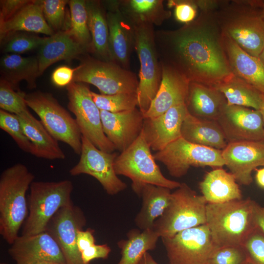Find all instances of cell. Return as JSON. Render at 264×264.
<instances>
[{"label":"cell","mask_w":264,"mask_h":264,"mask_svg":"<svg viewBox=\"0 0 264 264\" xmlns=\"http://www.w3.org/2000/svg\"><path fill=\"white\" fill-rule=\"evenodd\" d=\"M86 1L88 26L92 39L91 53L98 59L110 61L109 30L106 9L102 1L88 0Z\"/></svg>","instance_id":"cell-33"},{"label":"cell","mask_w":264,"mask_h":264,"mask_svg":"<svg viewBox=\"0 0 264 264\" xmlns=\"http://www.w3.org/2000/svg\"><path fill=\"white\" fill-rule=\"evenodd\" d=\"M225 165L237 182L249 185L253 181L252 172L264 166V140L228 143L222 150Z\"/></svg>","instance_id":"cell-19"},{"label":"cell","mask_w":264,"mask_h":264,"mask_svg":"<svg viewBox=\"0 0 264 264\" xmlns=\"http://www.w3.org/2000/svg\"><path fill=\"white\" fill-rule=\"evenodd\" d=\"M22 129L32 146V155L49 160H64L66 155L58 141L47 131L40 120L28 110L17 115Z\"/></svg>","instance_id":"cell-26"},{"label":"cell","mask_w":264,"mask_h":264,"mask_svg":"<svg viewBox=\"0 0 264 264\" xmlns=\"http://www.w3.org/2000/svg\"><path fill=\"white\" fill-rule=\"evenodd\" d=\"M170 8L174 7L176 20L181 22L189 23L196 18L198 7L192 0H170L168 1Z\"/></svg>","instance_id":"cell-44"},{"label":"cell","mask_w":264,"mask_h":264,"mask_svg":"<svg viewBox=\"0 0 264 264\" xmlns=\"http://www.w3.org/2000/svg\"><path fill=\"white\" fill-rule=\"evenodd\" d=\"M159 238L153 229L130 230L127 234V239L117 242L121 257L117 264H140L144 255L155 248Z\"/></svg>","instance_id":"cell-35"},{"label":"cell","mask_w":264,"mask_h":264,"mask_svg":"<svg viewBox=\"0 0 264 264\" xmlns=\"http://www.w3.org/2000/svg\"><path fill=\"white\" fill-rule=\"evenodd\" d=\"M168 188L152 184L145 185L141 192L142 206L134 222L141 230L153 229L154 221L165 212L171 201Z\"/></svg>","instance_id":"cell-31"},{"label":"cell","mask_w":264,"mask_h":264,"mask_svg":"<svg viewBox=\"0 0 264 264\" xmlns=\"http://www.w3.org/2000/svg\"><path fill=\"white\" fill-rule=\"evenodd\" d=\"M26 93L15 90L4 79L0 80V107L4 111L19 115L28 110L25 101Z\"/></svg>","instance_id":"cell-40"},{"label":"cell","mask_w":264,"mask_h":264,"mask_svg":"<svg viewBox=\"0 0 264 264\" xmlns=\"http://www.w3.org/2000/svg\"><path fill=\"white\" fill-rule=\"evenodd\" d=\"M217 121L228 143L264 140V124L259 110L227 105Z\"/></svg>","instance_id":"cell-16"},{"label":"cell","mask_w":264,"mask_h":264,"mask_svg":"<svg viewBox=\"0 0 264 264\" xmlns=\"http://www.w3.org/2000/svg\"><path fill=\"white\" fill-rule=\"evenodd\" d=\"M1 78L16 90L18 85L25 81L29 88L36 87V81L40 76L39 65L37 57H23L20 54H5L0 58Z\"/></svg>","instance_id":"cell-30"},{"label":"cell","mask_w":264,"mask_h":264,"mask_svg":"<svg viewBox=\"0 0 264 264\" xmlns=\"http://www.w3.org/2000/svg\"><path fill=\"white\" fill-rule=\"evenodd\" d=\"M248 262L242 245H228L216 248L207 264H246Z\"/></svg>","instance_id":"cell-41"},{"label":"cell","mask_w":264,"mask_h":264,"mask_svg":"<svg viewBox=\"0 0 264 264\" xmlns=\"http://www.w3.org/2000/svg\"><path fill=\"white\" fill-rule=\"evenodd\" d=\"M256 221L257 227L264 233V207L259 204L257 208Z\"/></svg>","instance_id":"cell-49"},{"label":"cell","mask_w":264,"mask_h":264,"mask_svg":"<svg viewBox=\"0 0 264 264\" xmlns=\"http://www.w3.org/2000/svg\"><path fill=\"white\" fill-rule=\"evenodd\" d=\"M68 0H42L44 15L46 21L55 32H59L64 26L66 6Z\"/></svg>","instance_id":"cell-42"},{"label":"cell","mask_w":264,"mask_h":264,"mask_svg":"<svg viewBox=\"0 0 264 264\" xmlns=\"http://www.w3.org/2000/svg\"><path fill=\"white\" fill-rule=\"evenodd\" d=\"M258 58L260 59V60L262 61V62L264 65V47L262 52H261L259 56L258 57Z\"/></svg>","instance_id":"cell-53"},{"label":"cell","mask_w":264,"mask_h":264,"mask_svg":"<svg viewBox=\"0 0 264 264\" xmlns=\"http://www.w3.org/2000/svg\"><path fill=\"white\" fill-rule=\"evenodd\" d=\"M255 180L257 185L264 189V167L255 169Z\"/></svg>","instance_id":"cell-50"},{"label":"cell","mask_w":264,"mask_h":264,"mask_svg":"<svg viewBox=\"0 0 264 264\" xmlns=\"http://www.w3.org/2000/svg\"><path fill=\"white\" fill-rule=\"evenodd\" d=\"M140 264H158L150 254L149 252H146L143 256Z\"/></svg>","instance_id":"cell-51"},{"label":"cell","mask_w":264,"mask_h":264,"mask_svg":"<svg viewBox=\"0 0 264 264\" xmlns=\"http://www.w3.org/2000/svg\"><path fill=\"white\" fill-rule=\"evenodd\" d=\"M86 224L84 212L72 203L60 208L46 226L45 231L58 244L66 264H86L77 245L78 232L83 230Z\"/></svg>","instance_id":"cell-15"},{"label":"cell","mask_w":264,"mask_h":264,"mask_svg":"<svg viewBox=\"0 0 264 264\" xmlns=\"http://www.w3.org/2000/svg\"><path fill=\"white\" fill-rule=\"evenodd\" d=\"M34 264H54L53 263L48 262H40L37 263H35Z\"/></svg>","instance_id":"cell-54"},{"label":"cell","mask_w":264,"mask_h":264,"mask_svg":"<svg viewBox=\"0 0 264 264\" xmlns=\"http://www.w3.org/2000/svg\"><path fill=\"white\" fill-rule=\"evenodd\" d=\"M76 67L72 82L90 84L102 94L137 92L136 74L111 61L85 55Z\"/></svg>","instance_id":"cell-10"},{"label":"cell","mask_w":264,"mask_h":264,"mask_svg":"<svg viewBox=\"0 0 264 264\" xmlns=\"http://www.w3.org/2000/svg\"><path fill=\"white\" fill-rule=\"evenodd\" d=\"M11 245L8 253L16 264L40 262L66 264L58 244L45 231L30 236H19Z\"/></svg>","instance_id":"cell-18"},{"label":"cell","mask_w":264,"mask_h":264,"mask_svg":"<svg viewBox=\"0 0 264 264\" xmlns=\"http://www.w3.org/2000/svg\"><path fill=\"white\" fill-rule=\"evenodd\" d=\"M102 2L106 10L109 30L110 61L130 70V57L134 49V26L120 11L117 0Z\"/></svg>","instance_id":"cell-17"},{"label":"cell","mask_w":264,"mask_h":264,"mask_svg":"<svg viewBox=\"0 0 264 264\" xmlns=\"http://www.w3.org/2000/svg\"><path fill=\"white\" fill-rule=\"evenodd\" d=\"M264 0H221L216 10L222 33L258 57L264 47Z\"/></svg>","instance_id":"cell-2"},{"label":"cell","mask_w":264,"mask_h":264,"mask_svg":"<svg viewBox=\"0 0 264 264\" xmlns=\"http://www.w3.org/2000/svg\"><path fill=\"white\" fill-rule=\"evenodd\" d=\"M0 264H6L4 263H1Z\"/></svg>","instance_id":"cell-56"},{"label":"cell","mask_w":264,"mask_h":264,"mask_svg":"<svg viewBox=\"0 0 264 264\" xmlns=\"http://www.w3.org/2000/svg\"></svg>","instance_id":"cell-57"},{"label":"cell","mask_w":264,"mask_h":264,"mask_svg":"<svg viewBox=\"0 0 264 264\" xmlns=\"http://www.w3.org/2000/svg\"><path fill=\"white\" fill-rule=\"evenodd\" d=\"M80 159L70 169V175H89L97 179L107 193L111 196L126 189V184L118 177L114 168V162L117 154L100 150L83 135Z\"/></svg>","instance_id":"cell-14"},{"label":"cell","mask_w":264,"mask_h":264,"mask_svg":"<svg viewBox=\"0 0 264 264\" xmlns=\"http://www.w3.org/2000/svg\"><path fill=\"white\" fill-rule=\"evenodd\" d=\"M248 261L253 264H264V233L258 227L242 244Z\"/></svg>","instance_id":"cell-43"},{"label":"cell","mask_w":264,"mask_h":264,"mask_svg":"<svg viewBox=\"0 0 264 264\" xmlns=\"http://www.w3.org/2000/svg\"><path fill=\"white\" fill-rule=\"evenodd\" d=\"M246 264H253L250 262H248Z\"/></svg>","instance_id":"cell-55"},{"label":"cell","mask_w":264,"mask_h":264,"mask_svg":"<svg viewBox=\"0 0 264 264\" xmlns=\"http://www.w3.org/2000/svg\"><path fill=\"white\" fill-rule=\"evenodd\" d=\"M259 204L248 198L222 203H207L206 224L218 247L242 245L257 228L256 214Z\"/></svg>","instance_id":"cell-3"},{"label":"cell","mask_w":264,"mask_h":264,"mask_svg":"<svg viewBox=\"0 0 264 264\" xmlns=\"http://www.w3.org/2000/svg\"><path fill=\"white\" fill-rule=\"evenodd\" d=\"M161 240L169 264H207L218 247L206 223Z\"/></svg>","instance_id":"cell-13"},{"label":"cell","mask_w":264,"mask_h":264,"mask_svg":"<svg viewBox=\"0 0 264 264\" xmlns=\"http://www.w3.org/2000/svg\"><path fill=\"white\" fill-rule=\"evenodd\" d=\"M73 186L66 179L59 181H33L28 198L29 214L23 227V236L44 232L49 220L62 207L73 203Z\"/></svg>","instance_id":"cell-7"},{"label":"cell","mask_w":264,"mask_h":264,"mask_svg":"<svg viewBox=\"0 0 264 264\" xmlns=\"http://www.w3.org/2000/svg\"><path fill=\"white\" fill-rule=\"evenodd\" d=\"M27 106L39 117L50 134L68 145L78 155L82 151V134L75 118L49 93L36 91L25 94Z\"/></svg>","instance_id":"cell-9"},{"label":"cell","mask_w":264,"mask_h":264,"mask_svg":"<svg viewBox=\"0 0 264 264\" xmlns=\"http://www.w3.org/2000/svg\"><path fill=\"white\" fill-rule=\"evenodd\" d=\"M162 0H118V8L133 25L149 23L160 25L169 19L170 10H166Z\"/></svg>","instance_id":"cell-32"},{"label":"cell","mask_w":264,"mask_h":264,"mask_svg":"<svg viewBox=\"0 0 264 264\" xmlns=\"http://www.w3.org/2000/svg\"><path fill=\"white\" fill-rule=\"evenodd\" d=\"M45 39L28 32H18L0 41L1 49L5 54H22L39 49Z\"/></svg>","instance_id":"cell-38"},{"label":"cell","mask_w":264,"mask_h":264,"mask_svg":"<svg viewBox=\"0 0 264 264\" xmlns=\"http://www.w3.org/2000/svg\"><path fill=\"white\" fill-rule=\"evenodd\" d=\"M188 113L186 104H183L158 116L144 118L142 134L150 148L159 152L181 137L182 125Z\"/></svg>","instance_id":"cell-20"},{"label":"cell","mask_w":264,"mask_h":264,"mask_svg":"<svg viewBox=\"0 0 264 264\" xmlns=\"http://www.w3.org/2000/svg\"><path fill=\"white\" fill-rule=\"evenodd\" d=\"M77 68H71L63 66L56 68L51 75V80L55 86L59 87L67 86L73 79Z\"/></svg>","instance_id":"cell-47"},{"label":"cell","mask_w":264,"mask_h":264,"mask_svg":"<svg viewBox=\"0 0 264 264\" xmlns=\"http://www.w3.org/2000/svg\"><path fill=\"white\" fill-rule=\"evenodd\" d=\"M0 128L11 136L22 150L32 154V144L24 134L17 115L0 109Z\"/></svg>","instance_id":"cell-39"},{"label":"cell","mask_w":264,"mask_h":264,"mask_svg":"<svg viewBox=\"0 0 264 264\" xmlns=\"http://www.w3.org/2000/svg\"><path fill=\"white\" fill-rule=\"evenodd\" d=\"M18 32L42 33L49 36L55 33L45 19L42 0H30L12 17L0 24V41Z\"/></svg>","instance_id":"cell-27"},{"label":"cell","mask_w":264,"mask_h":264,"mask_svg":"<svg viewBox=\"0 0 264 264\" xmlns=\"http://www.w3.org/2000/svg\"><path fill=\"white\" fill-rule=\"evenodd\" d=\"M181 134L189 142L220 150L228 144L217 121L198 118L189 113L183 122Z\"/></svg>","instance_id":"cell-29"},{"label":"cell","mask_w":264,"mask_h":264,"mask_svg":"<svg viewBox=\"0 0 264 264\" xmlns=\"http://www.w3.org/2000/svg\"><path fill=\"white\" fill-rule=\"evenodd\" d=\"M134 49L140 64L137 88L138 107L144 114L149 109L159 88L162 66L155 43L154 25H134Z\"/></svg>","instance_id":"cell-8"},{"label":"cell","mask_w":264,"mask_h":264,"mask_svg":"<svg viewBox=\"0 0 264 264\" xmlns=\"http://www.w3.org/2000/svg\"><path fill=\"white\" fill-rule=\"evenodd\" d=\"M162 79L144 118L158 116L171 108L185 104L190 82L173 67L161 62Z\"/></svg>","instance_id":"cell-22"},{"label":"cell","mask_w":264,"mask_h":264,"mask_svg":"<svg viewBox=\"0 0 264 264\" xmlns=\"http://www.w3.org/2000/svg\"><path fill=\"white\" fill-rule=\"evenodd\" d=\"M217 9L200 11L194 21L179 28L155 31L160 62L173 67L190 82L214 86L232 74Z\"/></svg>","instance_id":"cell-1"},{"label":"cell","mask_w":264,"mask_h":264,"mask_svg":"<svg viewBox=\"0 0 264 264\" xmlns=\"http://www.w3.org/2000/svg\"><path fill=\"white\" fill-rule=\"evenodd\" d=\"M90 93L93 101L100 110L119 112L133 110L138 106L136 92L105 95L91 91Z\"/></svg>","instance_id":"cell-37"},{"label":"cell","mask_w":264,"mask_h":264,"mask_svg":"<svg viewBox=\"0 0 264 264\" xmlns=\"http://www.w3.org/2000/svg\"><path fill=\"white\" fill-rule=\"evenodd\" d=\"M207 202L185 183L171 195V201L153 229L161 238H171L184 230L206 223Z\"/></svg>","instance_id":"cell-6"},{"label":"cell","mask_w":264,"mask_h":264,"mask_svg":"<svg viewBox=\"0 0 264 264\" xmlns=\"http://www.w3.org/2000/svg\"><path fill=\"white\" fill-rule=\"evenodd\" d=\"M222 42L226 57L232 74L264 94V65L258 57L242 50L223 33Z\"/></svg>","instance_id":"cell-23"},{"label":"cell","mask_w":264,"mask_h":264,"mask_svg":"<svg viewBox=\"0 0 264 264\" xmlns=\"http://www.w3.org/2000/svg\"><path fill=\"white\" fill-rule=\"evenodd\" d=\"M262 116L264 129V97L261 109L259 110Z\"/></svg>","instance_id":"cell-52"},{"label":"cell","mask_w":264,"mask_h":264,"mask_svg":"<svg viewBox=\"0 0 264 264\" xmlns=\"http://www.w3.org/2000/svg\"><path fill=\"white\" fill-rule=\"evenodd\" d=\"M94 232V230L91 228L80 230L78 232L77 245L80 253L95 244Z\"/></svg>","instance_id":"cell-48"},{"label":"cell","mask_w":264,"mask_h":264,"mask_svg":"<svg viewBox=\"0 0 264 264\" xmlns=\"http://www.w3.org/2000/svg\"><path fill=\"white\" fill-rule=\"evenodd\" d=\"M154 155L163 163L169 174L175 177L185 176L191 167H222L225 161L222 150L189 142L182 137Z\"/></svg>","instance_id":"cell-11"},{"label":"cell","mask_w":264,"mask_h":264,"mask_svg":"<svg viewBox=\"0 0 264 264\" xmlns=\"http://www.w3.org/2000/svg\"><path fill=\"white\" fill-rule=\"evenodd\" d=\"M100 113L104 133L120 153L128 149L142 132L144 117L139 109L119 112L100 110Z\"/></svg>","instance_id":"cell-21"},{"label":"cell","mask_w":264,"mask_h":264,"mask_svg":"<svg viewBox=\"0 0 264 264\" xmlns=\"http://www.w3.org/2000/svg\"><path fill=\"white\" fill-rule=\"evenodd\" d=\"M111 251L110 247L106 244H94L81 253L83 261L86 264L96 259H106Z\"/></svg>","instance_id":"cell-46"},{"label":"cell","mask_w":264,"mask_h":264,"mask_svg":"<svg viewBox=\"0 0 264 264\" xmlns=\"http://www.w3.org/2000/svg\"><path fill=\"white\" fill-rule=\"evenodd\" d=\"M213 87L224 95L228 105L261 109L264 94L232 73Z\"/></svg>","instance_id":"cell-34"},{"label":"cell","mask_w":264,"mask_h":264,"mask_svg":"<svg viewBox=\"0 0 264 264\" xmlns=\"http://www.w3.org/2000/svg\"><path fill=\"white\" fill-rule=\"evenodd\" d=\"M114 168L117 176L122 175L131 180L132 190L140 197L144 187L147 184L171 190L178 188L181 184L164 176L142 132L128 149L117 155Z\"/></svg>","instance_id":"cell-5"},{"label":"cell","mask_w":264,"mask_h":264,"mask_svg":"<svg viewBox=\"0 0 264 264\" xmlns=\"http://www.w3.org/2000/svg\"><path fill=\"white\" fill-rule=\"evenodd\" d=\"M34 179L27 167L17 163L4 170L0 177V234L12 244L27 212L26 193Z\"/></svg>","instance_id":"cell-4"},{"label":"cell","mask_w":264,"mask_h":264,"mask_svg":"<svg viewBox=\"0 0 264 264\" xmlns=\"http://www.w3.org/2000/svg\"><path fill=\"white\" fill-rule=\"evenodd\" d=\"M185 104L191 115L217 121L227 102L224 95L215 87L190 82Z\"/></svg>","instance_id":"cell-25"},{"label":"cell","mask_w":264,"mask_h":264,"mask_svg":"<svg viewBox=\"0 0 264 264\" xmlns=\"http://www.w3.org/2000/svg\"><path fill=\"white\" fill-rule=\"evenodd\" d=\"M29 1L30 0H1L0 1V24L3 23L12 17Z\"/></svg>","instance_id":"cell-45"},{"label":"cell","mask_w":264,"mask_h":264,"mask_svg":"<svg viewBox=\"0 0 264 264\" xmlns=\"http://www.w3.org/2000/svg\"><path fill=\"white\" fill-rule=\"evenodd\" d=\"M68 4L70 21L68 33L88 52H91L92 39L88 26V14L85 0H70Z\"/></svg>","instance_id":"cell-36"},{"label":"cell","mask_w":264,"mask_h":264,"mask_svg":"<svg viewBox=\"0 0 264 264\" xmlns=\"http://www.w3.org/2000/svg\"><path fill=\"white\" fill-rule=\"evenodd\" d=\"M88 51L66 30L45 37L38 49L37 58L40 76L48 67L57 62L79 58Z\"/></svg>","instance_id":"cell-24"},{"label":"cell","mask_w":264,"mask_h":264,"mask_svg":"<svg viewBox=\"0 0 264 264\" xmlns=\"http://www.w3.org/2000/svg\"><path fill=\"white\" fill-rule=\"evenodd\" d=\"M199 188L207 203H222L242 199L235 176L222 167L208 172L200 182Z\"/></svg>","instance_id":"cell-28"},{"label":"cell","mask_w":264,"mask_h":264,"mask_svg":"<svg viewBox=\"0 0 264 264\" xmlns=\"http://www.w3.org/2000/svg\"><path fill=\"white\" fill-rule=\"evenodd\" d=\"M66 90L67 107L74 115L82 135L100 150L113 153L115 147L104 132L100 110L93 101L88 87L85 83L72 82Z\"/></svg>","instance_id":"cell-12"}]
</instances>
